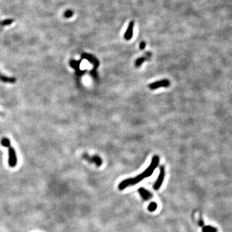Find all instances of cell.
<instances>
[{"instance_id":"6da1fadb","label":"cell","mask_w":232,"mask_h":232,"mask_svg":"<svg viewBox=\"0 0 232 232\" xmlns=\"http://www.w3.org/2000/svg\"><path fill=\"white\" fill-rule=\"evenodd\" d=\"M159 156H157V155L154 156L153 158H152V160H151V161L150 165L145 171H143V173L138 175L137 176H136V177H135L129 178V179L124 180V181H123L122 182L119 183V185L118 186V188L120 190H124L127 187L135 185H136V184H137L141 181H142L143 179L150 177V176L152 175L155 169L157 167V166L159 165Z\"/></svg>"},{"instance_id":"7a4b0ae2","label":"cell","mask_w":232,"mask_h":232,"mask_svg":"<svg viewBox=\"0 0 232 232\" xmlns=\"http://www.w3.org/2000/svg\"><path fill=\"white\" fill-rule=\"evenodd\" d=\"M1 145L2 146L7 147L9 149V165L11 168H14L17 165L18 159L16 151L14 148L11 146L10 142L8 138H3L1 139Z\"/></svg>"},{"instance_id":"3957f363","label":"cell","mask_w":232,"mask_h":232,"mask_svg":"<svg viewBox=\"0 0 232 232\" xmlns=\"http://www.w3.org/2000/svg\"><path fill=\"white\" fill-rule=\"evenodd\" d=\"M82 157L89 163L95 164L98 166H100L102 165V159L98 155L90 156L89 154L85 153L82 155Z\"/></svg>"},{"instance_id":"277c9868","label":"cell","mask_w":232,"mask_h":232,"mask_svg":"<svg viewBox=\"0 0 232 232\" xmlns=\"http://www.w3.org/2000/svg\"><path fill=\"white\" fill-rule=\"evenodd\" d=\"M165 170L164 166H161V168H160V172L158 176V178L157 179V181L155 182V183L154 185V188L155 190H157L160 188H161L164 181V178H165Z\"/></svg>"},{"instance_id":"5b68a950","label":"cell","mask_w":232,"mask_h":232,"mask_svg":"<svg viewBox=\"0 0 232 232\" xmlns=\"http://www.w3.org/2000/svg\"><path fill=\"white\" fill-rule=\"evenodd\" d=\"M170 86V81L168 79H163L161 81H156L149 85V88L151 90L157 89L160 87H168Z\"/></svg>"},{"instance_id":"8992f818","label":"cell","mask_w":232,"mask_h":232,"mask_svg":"<svg viewBox=\"0 0 232 232\" xmlns=\"http://www.w3.org/2000/svg\"><path fill=\"white\" fill-rule=\"evenodd\" d=\"M134 27V22L130 21L129 24V27L127 28V30L125 34V38L126 40H130L133 36V29Z\"/></svg>"},{"instance_id":"52a82bcc","label":"cell","mask_w":232,"mask_h":232,"mask_svg":"<svg viewBox=\"0 0 232 232\" xmlns=\"http://www.w3.org/2000/svg\"><path fill=\"white\" fill-rule=\"evenodd\" d=\"M82 57L83 59H86L88 60V61H89L90 63H93L95 69H96V68H98V66H99V61L94 56H93V55L88 54H83L82 55Z\"/></svg>"},{"instance_id":"ba28073f","label":"cell","mask_w":232,"mask_h":232,"mask_svg":"<svg viewBox=\"0 0 232 232\" xmlns=\"http://www.w3.org/2000/svg\"><path fill=\"white\" fill-rule=\"evenodd\" d=\"M16 81H17L16 78H15L14 77L7 76V75H3V74L0 72V81L5 83L14 84L16 82Z\"/></svg>"},{"instance_id":"9c48e42d","label":"cell","mask_w":232,"mask_h":232,"mask_svg":"<svg viewBox=\"0 0 232 232\" xmlns=\"http://www.w3.org/2000/svg\"><path fill=\"white\" fill-rule=\"evenodd\" d=\"M139 193L141 195V197L145 200H149L152 197V195L149 191L146 190L144 188H140L139 189Z\"/></svg>"},{"instance_id":"30bf717a","label":"cell","mask_w":232,"mask_h":232,"mask_svg":"<svg viewBox=\"0 0 232 232\" xmlns=\"http://www.w3.org/2000/svg\"><path fill=\"white\" fill-rule=\"evenodd\" d=\"M150 55H151V53L150 52H147L146 53V56H143L141 58H138L135 61V66L136 67H139L144 62L146 61V59H149L150 58Z\"/></svg>"},{"instance_id":"8fae6325","label":"cell","mask_w":232,"mask_h":232,"mask_svg":"<svg viewBox=\"0 0 232 232\" xmlns=\"http://www.w3.org/2000/svg\"><path fill=\"white\" fill-rule=\"evenodd\" d=\"M80 63H81V62H80V61H71V62H70L71 66L73 67L74 69H75V70H76L77 75H79V76H80V75H81L83 74V72L79 69Z\"/></svg>"},{"instance_id":"7c38bea8","label":"cell","mask_w":232,"mask_h":232,"mask_svg":"<svg viewBox=\"0 0 232 232\" xmlns=\"http://www.w3.org/2000/svg\"><path fill=\"white\" fill-rule=\"evenodd\" d=\"M202 232H217V229L211 226H206L202 228Z\"/></svg>"},{"instance_id":"4fadbf2b","label":"cell","mask_w":232,"mask_h":232,"mask_svg":"<svg viewBox=\"0 0 232 232\" xmlns=\"http://www.w3.org/2000/svg\"><path fill=\"white\" fill-rule=\"evenodd\" d=\"M157 203L152 202L149 205V207H148V210H149L150 211H154L156 209H157Z\"/></svg>"},{"instance_id":"5bb4252c","label":"cell","mask_w":232,"mask_h":232,"mask_svg":"<svg viewBox=\"0 0 232 232\" xmlns=\"http://www.w3.org/2000/svg\"><path fill=\"white\" fill-rule=\"evenodd\" d=\"M146 47V43L145 41H141V43H140V45H139V48L141 49V50H143L145 49Z\"/></svg>"}]
</instances>
